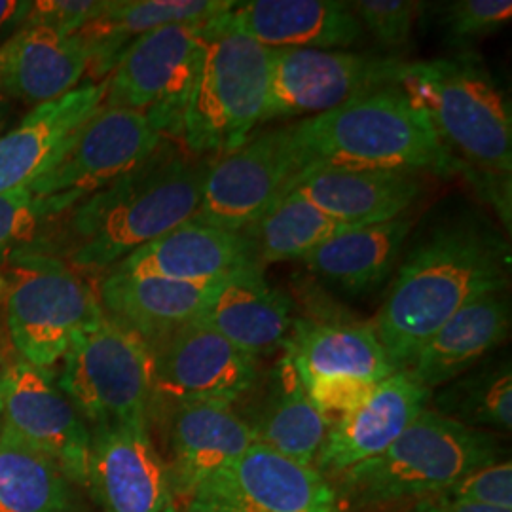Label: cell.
<instances>
[{"mask_svg": "<svg viewBox=\"0 0 512 512\" xmlns=\"http://www.w3.org/2000/svg\"><path fill=\"white\" fill-rule=\"evenodd\" d=\"M0 512H73V488L54 461L0 429Z\"/></svg>", "mask_w": 512, "mask_h": 512, "instance_id": "32", "label": "cell"}, {"mask_svg": "<svg viewBox=\"0 0 512 512\" xmlns=\"http://www.w3.org/2000/svg\"><path fill=\"white\" fill-rule=\"evenodd\" d=\"M6 289L10 340L19 357L38 368L52 370L74 338L103 313L99 294L80 272L46 253L14 256Z\"/></svg>", "mask_w": 512, "mask_h": 512, "instance_id": "7", "label": "cell"}, {"mask_svg": "<svg viewBox=\"0 0 512 512\" xmlns=\"http://www.w3.org/2000/svg\"><path fill=\"white\" fill-rule=\"evenodd\" d=\"M431 395L433 391L421 387L406 370H397L376 385L365 404L332 420L313 467L321 475L334 476L380 456L427 408Z\"/></svg>", "mask_w": 512, "mask_h": 512, "instance_id": "19", "label": "cell"}, {"mask_svg": "<svg viewBox=\"0 0 512 512\" xmlns=\"http://www.w3.org/2000/svg\"><path fill=\"white\" fill-rule=\"evenodd\" d=\"M412 230L410 217L387 220L329 239L304 258L311 274L342 293L376 291L395 270Z\"/></svg>", "mask_w": 512, "mask_h": 512, "instance_id": "30", "label": "cell"}, {"mask_svg": "<svg viewBox=\"0 0 512 512\" xmlns=\"http://www.w3.org/2000/svg\"><path fill=\"white\" fill-rule=\"evenodd\" d=\"M103 512H164L171 501L164 456L147 421L90 429L88 484Z\"/></svg>", "mask_w": 512, "mask_h": 512, "instance_id": "16", "label": "cell"}, {"mask_svg": "<svg viewBox=\"0 0 512 512\" xmlns=\"http://www.w3.org/2000/svg\"><path fill=\"white\" fill-rule=\"evenodd\" d=\"M158 408L164 420L171 499H188L207 478L236 463L255 442L236 406L177 403L158 404Z\"/></svg>", "mask_w": 512, "mask_h": 512, "instance_id": "17", "label": "cell"}, {"mask_svg": "<svg viewBox=\"0 0 512 512\" xmlns=\"http://www.w3.org/2000/svg\"><path fill=\"white\" fill-rule=\"evenodd\" d=\"M255 395L245 414H239L258 444H264L285 458L313 467L315 458L329 435L330 420L302 382L291 355L283 349L281 357L255 387Z\"/></svg>", "mask_w": 512, "mask_h": 512, "instance_id": "22", "label": "cell"}, {"mask_svg": "<svg viewBox=\"0 0 512 512\" xmlns=\"http://www.w3.org/2000/svg\"><path fill=\"white\" fill-rule=\"evenodd\" d=\"M190 497L230 512H344L327 476L258 442Z\"/></svg>", "mask_w": 512, "mask_h": 512, "instance_id": "15", "label": "cell"}, {"mask_svg": "<svg viewBox=\"0 0 512 512\" xmlns=\"http://www.w3.org/2000/svg\"><path fill=\"white\" fill-rule=\"evenodd\" d=\"M511 334L507 289L482 294L454 313L420 349L406 372L425 389L452 382L469 372Z\"/></svg>", "mask_w": 512, "mask_h": 512, "instance_id": "27", "label": "cell"}, {"mask_svg": "<svg viewBox=\"0 0 512 512\" xmlns=\"http://www.w3.org/2000/svg\"><path fill=\"white\" fill-rule=\"evenodd\" d=\"M46 213L29 186L0 194V251L35 236Z\"/></svg>", "mask_w": 512, "mask_h": 512, "instance_id": "38", "label": "cell"}, {"mask_svg": "<svg viewBox=\"0 0 512 512\" xmlns=\"http://www.w3.org/2000/svg\"><path fill=\"white\" fill-rule=\"evenodd\" d=\"M0 429L54 461L71 484H88L90 427L52 370L21 357L4 365Z\"/></svg>", "mask_w": 512, "mask_h": 512, "instance_id": "14", "label": "cell"}, {"mask_svg": "<svg viewBox=\"0 0 512 512\" xmlns=\"http://www.w3.org/2000/svg\"><path fill=\"white\" fill-rule=\"evenodd\" d=\"M88 67L90 50L78 35L23 25L0 44V101L52 103L76 90Z\"/></svg>", "mask_w": 512, "mask_h": 512, "instance_id": "25", "label": "cell"}, {"mask_svg": "<svg viewBox=\"0 0 512 512\" xmlns=\"http://www.w3.org/2000/svg\"><path fill=\"white\" fill-rule=\"evenodd\" d=\"M471 184L511 226V101L473 54L403 61L395 78Z\"/></svg>", "mask_w": 512, "mask_h": 512, "instance_id": "2", "label": "cell"}, {"mask_svg": "<svg viewBox=\"0 0 512 512\" xmlns=\"http://www.w3.org/2000/svg\"><path fill=\"white\" fill-rule=\"evenodd\" d=\"M57 385L88 427L141 423L152 404V355L147 344L105 311L63 355Z\"/></svg>", "mask_w": 512, "mask_h": 512, "instance_id": "8", "label": "cell"}, {"mask_svg": "<svg viewBox=\"0 0 512 512\" xmlns=\"http://www.w3.org/2000/svg\"><path fill=\"white\" fill-rule=\"evenodd\" d=\"M232 0H107L78 37L90 50L93 84L109 78L133 40L165 25H207L232 8Z\"/></svg>", "mask_w": 512, "mask_h": 512, "instance_id": "29", "label": "cell"}, {"mask_svg": "<svg viewBox=\"0 0 512 512\" xmlns=\"http://www.w3.org/2000/svg\"><path fill=\"white\" fill-rule=\"evenodd\" d=\"M107 0H40L31 2L25 25L48 27L63 37L78 35L101 14Z\"/></svg>", "mask_w": 512, "mask_h": 512, "instance_id": "37", "label": "cell"}, {"mask_svg": "<svg viewBox=\"0 0 512 512\" xmlns=\"http://www.w3.org/2000/svg\"><path fill=\"white\" fill-rule=\"evenodd\" d=\"M211 162L164 141L143 164L71 209L67 264L109 272L143 245L194 219Z\"/></svg>", "mask_w": 512, "mask_h": 512, "instance_id": "3", "label": "cell"}, {"mask_svg": "<svg viewBox=\"0 0 512 512\" xmlns=\"http://www.w3.org/2000/svg\"><path fill=\"white\" fill-rule=\"evenodd\" d=\"M215 31L251 38L266 48H348L363 37L349 2L249 0L234 2L209 23Z\"/></svg>", "mask_w": 512, "mask_h": 512, "instance_id": "18", "label": "cell"}, {"mask_svg": "<svg viewBox=\"0 0 512 512\" xmlns=\"http://www.w3.org/2000/svg\"><path fill=\"white\" fill-rule=\"evenodd\" d=\"M219 281L184 283L162 277L107 272L97 294L103 311L133 330L150 349L169 332L196 319L215 293Z\"/></svg>", "mask_w": 512, "mask_h": 512, "instance_id": "28", "label": "cell"}, {"mask_svg": "<svg viewBox=\"0 0 512 512\" xmlns=\"http://www.w3.org/2000/svg\"><path fill=\"white\" fill-rule=\"evenodd\" d=\"M196 319L260 361L283 351L296 317L293 298L270 285L260 266H249L220 279Z\"/></svg>", "mask_w": 512, "mask_h": 512, "instance_id": "20", "label": "cell"}, {"mask_svg": "<svg viewBox=\"0 0 512 512\" xmlns=\"http://www.w3.org/2000/svg\"><path fill=\"white\" fill-rule=\"evenodd\" d=\"M164 512H230L226 509H222L215 503H209V501H203V499H196V497H190V499H171L169 505L165 507Z\"/></svg>", "mask_w": 512, "mask_h": 512, "instance_id": "42", "label": "cell"}, {"mask_svg": "<svg viewBox=\"0 0 512 512\" xmlns=\"http://www.w3.org/2000/svg\"><path fill=\"white\" fill-rule=\"evenodd\" d=\"M511 0H452L437 8V25L442 40L454 50L469 48L482 38L492 37L509 25Z\"/></svg>", "mask_w": 512, "mask_h": 512, "instance_id": "34", "label": "cell"}, {"mask_svg": "<svg viewBox=\"0 0 512 512\" xmlns=\"http://www.w3.org/2000/svg\"><path fill=\"white\" fill-rule=\"evenodd\" d=\"M304 385L310 393L311 401L332 420L334 414L340 418L365 404L374 395L378 384L349 376H329L315 378Z\"/></svg>", "mask_w": 512, "mask_h": 512, "instance_id": "39", "label": "cell"}, {"mask_svg": "<svg viewBox=\"0 0 512 512\" xmlns=\"http://www.w3.org/2000/svg\"><path fill=\"white\" fill-rule=\"evenodd\" d=\"M401 63L342 50L274 48L260 126L325 114L372 90L395 86Z\"/></svg>", "mask_w": 512, "mask_h": 512, "instance_id": "11", "label": "cell"}, {"mask_svg": "<svg viewBox=\"0 0 512 512\" xmlns=\"http://www.w3.org/2000/svg\"><path fill=\"white\" fill-rule=\"evenodd\" d=\"M152 404L236 406L260 378L258 361L192 319L150 348Z\"/></svg>", "mask_w": 512, "mask_h": 512, "instance_id": "13", "label": "cell"}, {"mask_svg": "<svg viewBox=\"0 0 512 512\" xmlns=\"http://www.w3.org/2000/svg\"><path fill=\"white\" fill-rule=\"evenodd\" d=\"M349 6L363 33L366 31L393 59H401L399 55L412 44L414 27L427 8V4L414 0H355Z\"/></svg>", "mask_w": 512, "mask_h": 512, "instance_id": "35", "label": "cell"}, {"mask_svg": "<svg viewBox=\"0 0 512 512\" xmlns=\"http://www.w3.org/2000/svg\"><path fill=\"white\" fill-rule=\"evenodd\" d=\"M203 27L165 25L133 40L107 78L103 107L139 112L165 141L181 143Z\"/></svg>", "mask_w": 512, "mask_h": 512, "instance_id": "9", "label": "cell"}, {"mask_svg": "<svg viewBox=\"0 0 512 512\" xmlns=\"http://www.w3.org/2000/svg\"><path fill=\"white\" fill-rule=\"evenodd\" d=\"M437 495L463 503L512 511L511 459H497L494 463L482 465L461 476L458 482Z\"/></svg>", "mask_w": 512, "mask_h": 512, "instance_id": "36", "label": "cell"}, {"mask_svg": "<svg viewBox=\"0 0 512 512\" xmlns=\"http://www.w3.org/2000/svg\"><path fill=\"white\" fill-rule=\"evenodd\" d=\"M258 266L243 232L190 219L112 266L110 274L148 275L184 283H213Z\"/></svg>", "mask_w": 512, "mask_h": 512, "instance_id": "21", "label": "cell"}, {"mask_svg": "<svg viewBox=\"0 0 512 512\" xmlns=\"http://www.w3.org/2000/svg\"><path fill=\"white\" fill-rule=\"evenodd\" d=\"M319 211L351 228L399 219L423 192L421 173L380 169H317L294 179Z\"/></svg>", "mask_w": 512, "mask_h": 512, "instance_id": "26", "label": "cell"}, {"mask_svg": "<svg viewBox=\"0 0 512 512\" xmlns=\"http://www.w3.org/2000/svg\"><path fill=\"white\" fill-rule=\"evenodd\" d=\"M29 10V0H0V44L25 25Z\"/></svg>", "mask_w": 512, "mask_h": 512, "instance_id": "40", "label": "cell"}, {"mask_svg": "<svg viewBox=\"0 0 512 512\" xmlns=\"http://www.w3.org/2000/svg\"><path fill=\"white\" fill-rule=\"evenodd\" d=\"M348 230L351 226L330 219L291 188L243 234L253 243L256 264L264 268L274 262L304 260L317 247Z\"/></svg>", "mask_w": 512, "mask_h": 512, "instance_id": "31", "label": "cell"}, {"mask_svg": "<svg viewBox=\"0 0 512 512\" xmlns=\"http://www.w3.org/2000/svg\"><path fill=\"white\" fill-rule=\"evenodd\" d=\"M274 48L203 27L198 71L184 110L181 145L198 158H220L260 126Z\"/></svg>", "mask_w": 512, "mask_h": 512, "instance_id": "6", "label": "cell"}, {"mask_svg": "<svg viewBox=\"0 0 512 512\" xmlns=\"http://www.w3.org/2000/svg\"><path fill=\"white\" fill-rule=\"evenodd\" d=\"M296 177L298 156L289 126L260 131L211 162L194 219L245 232L291 190Z\"/></svg>", "mask_w": 512, "mask_h": 512, "instance_id": "12", "label": "cell"}, {"mask_svg": "<svg viewBox=\"0 0 512 512\" xmlns=\"http://www.w3.org/2000/svg\"><path fill=\"white\" fill-rule=\"evenodd\" d=\"M2 382H4V361L0 357V412H2Z\"/></svg>", "mask_w": 512, "mask_h": 512, "instance_id": "44", "label": "cell"}, {"mask_svg": "<svg viewBox=\"0 0 512 512\" xmlns=\"http://www.w3.org/2000/svg\"><path fill=\"white\" fill-rule=\"evenodd\" d=\"M165 139L139 112L101 107L29 190L46 219L71 211L152 156Z\"/></svg>", "mask_w": 512, "mask_h": 512, "instance_id": "10", "label": "cell"}, {"mask_svg": "<svg viewBox=\"0 0 512 512\" xmlns=\"http://www.w3.org/2000/svg\"><path fill=\"white\" fill-rule=\"evenodd\" d=\"M408 512H512L501 511V509H492V507H482V505H473V503H463V501H454L442 495H431L420 499L412 505Z\"/></svg>", "mask_w": 512, "mask_h": 512, "instance_id": "41", "label": "cell"}, {"mask_svg": "<svg viewBox=\"0 0 512 512\" xmlns=\"http://www.w3.org/2000/svg\"><path fill=\"white\" fill-rule=\"evenodd\" d=\"M509 274L511 245L484 215L465 211L431 228L401 262L372 321L391 365L406 370L465 304L507 289Z\"/></svg>", "mask_w": 512, "mask_h": 512, "instance_id": "1", "label": "cell"}, {"mask_svg": "<svg viewBox=\"0 0 512 512\" xmlns=\"http://www.w3.org/2000/svg\"><path fill=\"white\" fill-rule=\"evenodd\" d=\"M4 291H6V279H4V275L0 274V296Z\"/></svg>", "mask_w": 512, "mask_h": 512, "instance_id": "45", "label": "cell"}, {"mask_svg": "<svg viewBox=\"0 0 512 512\" xmlns=\"http://www.w3.org/2000/svg\"><path fill=\"white\" fill-rule=\"evenodd\" d=\"M497 459L499 444L490 431L471 429L427 406L385 452L332 476L330 484L340 505L384 509L440 494Z\"/></svg>", "mask_w": 512, "mask_h": 512, "instance_id": "5", "label": "cell"}, {"mask_svg": "<svg viewBox=\"0 0 512 512\" xmlns=\"http://www.w3.org/2000/svg\"><path fill=\"white\" fill-rule=\"evenodd\" d=\"M289 129L298 177L317 169L458 171L423 110L399 86L372 90L338 109L289 124Z\"/></svg>", "mask_w": 512, "mask_h": 512, "instance_id": "4", "label": "cell"}, {"mask_svg": "<svg viewBox=\"0 0 512 512\" xmlns=\"http://www.w3.org/2000/svg\"><path fill=\"white\" fill-rule=\"evenodd\" d=\"M433 397V395H431ZM431 410L471 429L509 433L512 427V368L509 357L478 363L442 385Z\"/></svg>", "mask_w": 512, "mask_h": 512, "instance_id": "33", "label": "cell"}, {"mask_svg": "<svg viewBox=\"0 0 512 512\" xmlns=\"http://www.w3.org/2000/svg\"><path fill=\"white\" fill-rule=\"evenodd\" d=\"M10 103L8 101H0V129L6 126L8 118H10Z\"/></svg>", "mask_w": 512, "mask_h": 512, "instance_id": "43", "label": "cell"}, {"mask_svg": "<svg viewBox=\"0 0 512 512\" xmlns=\"http://www.w3.org/2000/svg\"><path fill=\"white\" fill-rule=\"evenodd\" d=\"M304 384L315 378L349 376L380 384L397 372L372 329L348 313L313 311L294 319L285 344Z\"/></svg>", "mask_w": 512, "mask_h": 512, "instance_id": "23", "label": "cell"}, {"mask_svg": "<svg viewBox=\"0 0 512 512\" xmlns=\"http://www.w3.org/2000/svg\"><path fill=\"white\" fill-rule=\"evenodd\" d=\"M107 80L78 86L61 99L38 105L18 126L0 135V194L14 192L46 173L61 150L103 107Z\"/></svg>", "mask_w": 512, "mask_h": 512, "instance_id": "24", "label": "cell"}]
</instances>
